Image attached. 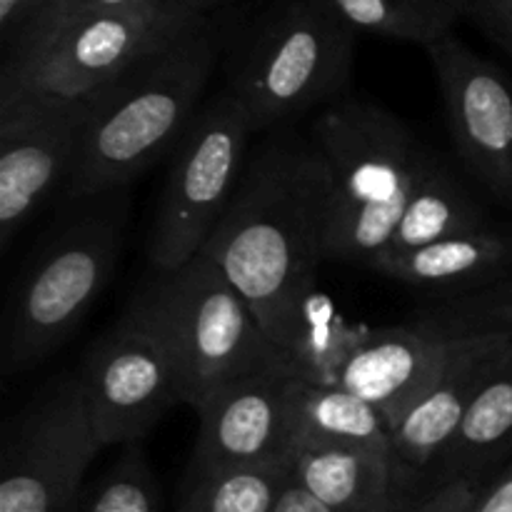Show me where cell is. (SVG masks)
<instances>
[{
	"mask_svg": "<svg viewBox=\"0 0 512 512\" xmlns=\"http://www.w3.org/2000/svg\"><path fill=\"white\" fill-rule=\"evenodd\" d=\"M510 330L512 285L458 295L405 323L365 330L338 385L373 403L395 423L465 350Z\"/></svg>",
	"mask_w": 512,
	"mask_h": 512,
	"instance_id": "obj_7",
	"label": "cell"
},
{
	"mask_svg": "<svg viewBox=\"0 0 512 512\" xmlns=\"http://www.w3.org/2000/svg\"><path fill=\"white\" fill-rule=\"evenodd\" d=\"M290 475L338 512H405L393 455L340 445H293Z\"/></svg>",
	"mask_w": 512,
	"mask_h": 512,
	"instance_id": "obj_17",
	"label": "cell"
},
{
	"mask_svg": "<svg viewBox=\"0 0 512 512\" xmlns=\"http://www.w3.org/2000/svg\"><path fill=\"white\" fill-rule=\"evenodd\" d=\"M300 375L290 358L220 385L198 405L193 473L288 460L293 395Z\"/></svg>",
	"mask_w": 512,
	"mask_h": 512,
	"instance_id": "obj_14",
	"label": "cell"
},
{
	"mask_svg": "<svg viewBox=\"0 0 512 512\" xmlns=\"http://www.w3.org/2000/svg\"><path fill=\"white\" fill-rule=\"evenodd\" d=\"M60 0H0V38L5 58L38 38L55 18Z\"/></svg>",
	"mask_w": 512,
	"mask_h": 512,
	"instance_id": "obj_25",
	"label": "cell"
},
{
	"mask_svg": "<svg viewBox=\"0 0 512 512\" xmlns=\"http://www.w3.org/2000/svg\"><path fill=\"white\" fill-rule=\"evenodd\" d=\"M68 205L15 285L3 345V373L18 375L48 360L78 330L123 253L128 188Z\"/></svg>",
	"mask_w": 512,
	"mask_h": 512,
	"instance_id": "obj_5",
	"label": "cell"
},
{
	"mask_svg": "<svg viewBox=\"0 0 512 512\" xmlns=\"http://www.w3.org/2000/svg\"><path fill=\"white\" fill-rule=\"evenodd\" d=\"M512 460V350L470 403L433 470V488L460 480L488 483Z\"/></svg>",
	"mask_w": 512,
	"mask_h": 512,
	"instance_id": "obj_18",
	"label": "cell"
},
{
	"mask_svg": "<svg viewBox=\"0 0 512 512\" xmlns=\"http://www.w3.org/2000/svg\"><path fill=\"white\" fill-rule=\"evenodd\" d=\"M328 235V173L313 143L273 130L250 153L243 180L205 253L248 300L285 353L300 305L318 290Z\"/></svg>",
	"mask_w": 512,
	"mask_h": 512,
	"instance_id": "obj_1",
	"label": "cell"
},
{
	"mask_svg": "<svg viewBox=\"0 0 512 512\" xmlns=\"http://www.w3.org/2000/svg\"><path fill=\"white\" fill-rule=\"evenodd\" d=\"M198 18L203 15L183 13L170 0L60 18L3 60L0 83L65 100H90Z\"/></svg>",
	"mask_w": 512,
	"mask_h": 512,
	"instance_id": "obj_8",
	"label": "cell"
},
{
	"mask_svg": "<svg viewBox=\"0 0 512 512\" xmlns=\"http://www.w3.org/2000/svg\"><path fill=\"white\" fill-rule=\"evenodd\" d=\"M90 100H65L0 83V250L35 210L60 195L73 168Z\"/></svg>",
	"mask_w": 512,
	"mask_h": 512,
	"instance_id": "obj_12",
	"label": "cell"
},
{
	"mask_svg": "<svg viewBox=\"0 0 512 512\" xmlns=\"http://www.w3.org/2000/svg\"><path fill=\"white\" fill-rule=\"evenodd\" d=\"M233 3H240V0H170V5L188 15H215Z\"/></svg>",
	"mask_w": 512,
	"mask_h": 512,
	"instance_id": "obj_31",
	"label": "cell"
},
{
	"mask_svg": "<svg viewBox=\"0 0 512 512\" xmlns=\"http://www.w3.org/2000/svg\"><path fill=\"white\" fill-rule=\"evenodd\" d=\"M253 135L248 115L225 88L200 105L170 153L148 248L153 270H175L203 253L243 180Z\"/></svg>",
	"mask_w": 512,
	"mask_h": 512,
	"instance_id": "obj_9",
	"label": "cell"
},
{
	"mask_svg": "<svg viewBox=\"0 0 512 512\" xmlns=\"http://www.w3.org/2000/svg\"><path fill=\"white\" fill-rule=\"evenodd\" d=\"M313 145L328 173L325 260L375 268L428 148L398 115L345 98L315 118Z\"/></svg>",
	"mask_w": 512,
	"mask_h": 512,
	"instance_id": "obj_3",
	"label": "cell"
},
{
	"mask_svg": "<svg viewBox=\"0 0 512 512\" xmlns=\"http://www.w3.org/2000/svg\"><path fill=\"white\" fill-rule=\"evenodd\" d=\"M355 33L433 45L453 33L465 0H320Z\"/></svg>",
	"mask_w": 512,
	"mask_h": 512,
	"instance_id": "obj_22",
	"label": "cell"
},
{
	"mask_svg": "<svg viewBox=\"0 0 512 512\" xmlns=\"http://www.w3.org/2000/svg\"><path fill=\"white\" fill-rule=\"evenodd\" d=\"M470 512H512V460L485 483Z\"/></svg>",
	"mask_w": 512,
	"mask_h": 512,
	"instance_id": "obj_28",
	"label": "cell"
},
{
	"mask_svg": "<svg viewBox=\"0 0 512 512\" xmlns=\"http://www.w3.org/2000/svg\"><path fill=\"white\" fill-rule=\"evenodd\" d=\"M425 50L460 160L512 213V78L453 33Z\"/></svg>",
	"mask_w": 512,
	"mask_h": 512,
	"instance_id": "obj_13",
	"label": "cell"
},
{
	"mask_svg": "<svg viewBox=\"0 0 512 512\" xmlns=\"http://www.w3.org/2000/svg\"><path fill=\"white\" fill-rule=\"evenodd\" d=\"M373 270L433 293H485L512 285V223L485 225L473 233L453 235L400 258L383 260Z\"/></svg>",
	"mask_w": 512,
	"mask_h": 512,
	"instance_id": "obj_16",
	"label": "cell"
},
{
	"mask_svg": "<svg viewBox=\"0 0 512 512\" xmlns=\"http://www.w3.org/2000/svg\"><path fill=\"white\" fill-rule=\"evenodd\" d=\"M273 512H338V510L320 503L315 495H310L303 485L295 483V480L290 478V483L285 485L283 495H280V500L275 503Z\"/></svg>",
	"mask_w": 512,
	"mask_h": 512,
	"instance_id": "obj_29",
	"label": "cell"
},
{
	"mask_svg": "<svg viewBox=\"0 0 512 512\" xmlns=\"http://www.w3.org/2000/svg\"><path fill=\"white\" fill-rule=\"evenodd\" d=\"M223 53L225 30L218 15H203L90 98L73 168L60 193L63 203L130 188L173 153L203 105Z\"/></svg>",
	"mask_w": 512,
	"mask_h": 512,
	"instance_id": "obj_2",
	"label": "cell"
},
{
	"mask_svg": "<svg viewBox=\"0 0 512 512\" xmlns=\"http://www.w3.org/2000/svg\"><path fill=\"white\" fill-rule=\"evenodd\" d=\"M290 478L288 460L193 473L180 512H273Z\"/></svg>",
	"mask_w": 512,
	"mask_h": 512,
	"instance_id": "obj_23",
	"label": "cell"
},
{
	"mask_svg": "<svg viewBox=\"0 0 512 512\" xmlns=\"http://www.w3.org/2000/svg\"><path fill=\"white\" fill-rule=\"evenodd\" d=\"M465 15L478 20L485 33L512 55V0H465Z\"/></svg>",
	"mask_w": 512,
	"mask_h": 512,
	"instance_id": "obj_27",
	"label": "cell"
},
{
	"mask_svg": "<svg viewBox=\"0 0 512 512\" xmlns=\"http://www.w3.org/2000/svg\"><path fill=\"white\" fill-rule=\"evenodd\" d=\"M510 350L512 330L480 340L395 420L393 463L403 498L425 473H433L475 395L508 358Z\"/></svg>",
	"mask_w": 512,
	"mask_h": 512,
	"instance_id": "obj_15",
	"label": "cell"
},
{
	"mask_svg": "<svg viewBox=\"0 0 512 512\" xmlns=\"http://www.w3.org/2000/svg\"><path fill=\"white\" fill-rule=\"evenodd\" d=\"M143 0H60L58 18H70V15H88V13H113V10H125L140 5ZM53 20V23H55ZM50 23V25H53ZM48 25V28H50Z\"/></svg>",
	"mask_w": 512,
	"mask_h": 512,
	"instance_id": "obj_30",
	"label": "cell"
},
{
	"mask_svg": "<svg viewBox=\"0 0 512 512\" xmlns=\"http://www.w3.org/2000/svg\"><path fill=\"white\" fill-rule=\"evenodd\" d=\"M485 225H490V220L483 205L455 178L448 165L425 150L398 228L378 263L428 248L453 235L473 233Z\"/></svg>",
	"mask_w": 512,
	"mask_h": 512,
	"instance_id": "obj_19",
	"label": "cell"
},
{
	"mask_svg": "<svg viewBox=\"0 0 512 512\" xmlns=\"http://www.w3.org/2000/svg\"><path fill=\"white\" fill-rule=\"evenodd\" d=\"M73 512H160V490L138 445H128L103 478L83 490Z\"/></svg>",
	"mask_w": 512,
	"mask_h": 512,
	"instance_id": "obj_24",
	"label": "cell"
},
{
	"mask_svg": "<svg viewBox=\"0 0 512 512\" xmlns=\"http://www.w3.org/2000/svg\"><path fill=\"white\" fill-rule=\"evenodd\" d=\"M355 33L320 0H268L233 38L225 90L250 128L273 133L300 115L343 100Z\"/></svg>",
	"mask_w": 512,
	"mask_h": 512,
	"instance_id": "obj_4",
	"label": "cell"
},
{
	"mask_svg": "<svg viewBox=\"0 0 512 512\" xmlns=\"http://www.w3.org/2000/svg\"><path fill=\"white\" fill-rule=\"evenodd\" d=\"M363 328H353L323 290H313L300 305L285 355L305 383L338 385L340 373L363 340Z\"/></svg>",
	"mask_w": 512,
	"mask_h": 512,
	"instance_id": "obj_21",
	"label": "cell"
},
{
	"mask_svg": "<svg viewBox=\"0 0 512 512\" xmlns=\"http://www.w3.org/2000/svg\"><path fill=\"white\" fill-rule=\"evenodd\" d=\"M293 445H340L393 455V423L343 385H313L300 378L293 395Z\"/></svg>",
	"mask_w": 512,
	"mask_h": 512,
	"instance_id": "obj_20",
	"label": "cell"
},
{
	"mask_svg": "<svg viewBox=\"0 0 512 512\" xmlns=\"http://www.w3.org/2000/svg\"><path fill=\"white\" fill-rule=\"evenodd\" d=\"M100 450L80 375H58L5 425L0 512H73Z\"/></svg>",
	"mask_w": 512,
	"mask_h": 512,
	"instance_id": "obj_10",
	"label": "cell"
},
{
	"mask_svg": "<svg viewBox=\"0 0 512 512\" xmlns=\"http://www.w3.org/2000/svg\"><path fill=\"white\" fill-rule=\"evenodd\" d=\"M130 305L163 340L193 408L220 385L288 358L205 250L175 270H153Z\"/></svg>",
	"mask_w": 512,
	"mask_h": 512,
	"instance_id": "obj_6",
	"label": "cell"
},
{
	"mask_svg": "<svg viewBox=\"0 0 512 512\" xmlns=\"http://www.w3.org/2000/svg\"><path fill=\"white\" fill-rule=\"evenodd\" d=\"M78 375L103 448L138 445L173 405L183 403L163 340L133 305L95 340Z\"/></svg>",
	"mask_w": 512,
	"mask_h": 512,
	"instance_id": "obj_11",
	"label": "cell"
},
{
	"mask_svg": "<svg viewBox=\"0 0 512 512\" xmlns=\"http://www.w3.org/2000/svg\"><path fill=\"white\" fill-rule=\"evenodd\" d=\"M483 488L485 483H475V480L440 485V488L420 495L415 503L405 508V512H470Z\"/></svg>",
	"mask_w": 512,
	"mask_h": 512,
	"instance_id": "obj_26",
	"label": "cell"
}]
</instances>
